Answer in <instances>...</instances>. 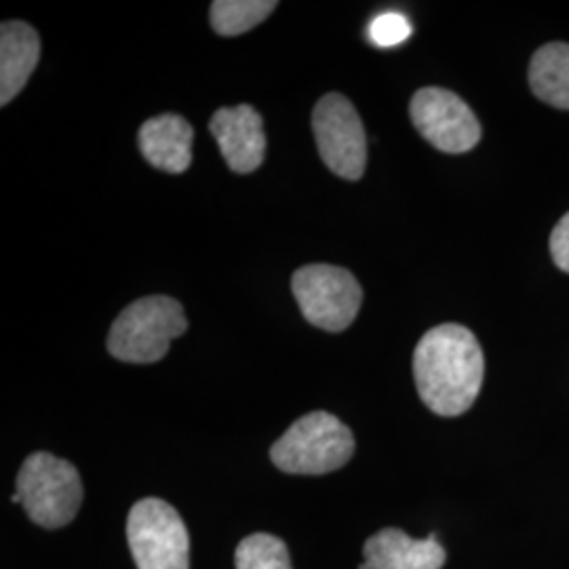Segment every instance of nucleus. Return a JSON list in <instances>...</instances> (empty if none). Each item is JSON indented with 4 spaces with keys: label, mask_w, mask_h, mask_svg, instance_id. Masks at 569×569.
<instances>
[{
    "label": "nucleus",
    "mask_w": 569,
    "mask_h": 569,
    "mask_svg": "<svg viewBox=\"0 0 569 569\" xmlns=\"http://www.w3.org/2000/svg\"><path fill=\"white\" fill-rule=\"evenodd\" d=\"M483 350L467 327H432L416 346V387L425 406L437 416L453 418L468 411L483 387Z\"/></svg>",
    "instance_id": "obj_1"
},
{
    "label": "nucleus",
    "mask_w": 569,
    "mask_h": 569,
    "mask_svg": "<svg viewBox=\"0 0 569 569\" xmlns=\"http://www.w3.org/2000/svg\"><path fill=\"white\" fill-rule=\"evenodd\" d=\"M11 502L41 528H63L81 509V475L68 460L37 451L23 460Z\"/></svg>",
    "instance_id": "obj_2"
},
{
    "label": "nucleus",
    "mask_w": 569,
    "mask_h": 569,
    "mask_svg": "<svg viewBox=\"0 0 569 569\" xmlns=\"http://www.w3.org/2000/svg\"><path fill=\"white\" fill-rule=\"evenodd\" d=\"M188 329L183 308L169 296H150L127 306L108 333V352L124 363L161 361L171 340Z\"/></svg>",
    "instance_id": "obj_3"
},
{
    "label": "nucleus",
    "mask_w": 569,
    "mask_h": 569,
    "mask_svg": "<svg viewBox=\"0 0 569 569\" xmlns=\"http://www.w3.org/2000/svg\"><path fill=\"white\" fill-rule=\"evenodd\" d=\"M355 453V437L345 422L327 411L306 413L270 449L274 467L289 475H326Z\"/></svg>",
    "instance_id": "obj_4"
},
{
    "label": "nucleus",
    "mask_w": 569,
    "mask_h": 569,
    "mask_svg": "<svg viewBox=\"0 0 569 569\" xmlns=\"http://www.w3.org/2000/svg\"><path fill=\"white\" fill-rule=\"evenodd\" d=\"M127 540L138 569L190 568V538L180 512L159 498H143L127 517Z\"/></svg>",
    "instance_id": "obj_5"
},
{
    "label": "nucleus",
    "mask_w": 569,
    "mask_h": 569,
    "mask_svg": "<svg viewBox=\"0 0 569 569\" xmlns=\"http://www.w3.org/2000/svg\"><path fill=\"white\" fill-rule=\"evenodd\" d=\"M291 289L306 321L333 333L352 326L363 302L361 284L340 266H302L291 277Z\"/></svg>",
    "instance_id": "obj_6"
},
{
    "label": "nucleus",
    "mask_w": 569,
    "mask_h": 569,
    "mask_svg": "<svg viewBox=\"0 0 569 569\" xmlns=\"http://www.w3.org/2000/svg\"><path fill=\"white\" fill-rule=\"evenodd\" d=\"M312 131L319 154L336 176L363 178L367 167L366 129L359 112L340 93H327L312 112Z\"/></svg>",
    "instance_id": "obj_7"
},
{
    "label": "nucleus",
    "mask_w": 569,
    "mask_h": 569,
    "mask_svg": "<svg viewBox=\"0 0 569 569\" xmlns=\"http://www.w3.org/2000/svg\"><path fill=\"white\" fill-rule=\"evenodd\" d=\"M409 117L428 143L448 154L467 152L481 140L475 112L453 91L441 87L420 89L411 98Z\"/></svg>",
    "instance_id": "obj_8"
},
{
    "label": "nucleus",
    "mask_w": 569,
    "mask_h": 569,
    "mask_svg": "<svg viewBox=\"0 0 569 569\" xmlns=\"http://www.w3.org/2000/svg\"><path fill=\"white\" fill-rule=\"evenodd\" d=\"M209 129L220 146L226 164L234 173H253L264 163V122L253 106L241 103L234 108H220L211 117Z\"/></svg>",
    "instance_id": "obj_9"
},
{
    "label": "nucleus",
    "mask_w": 569,
    "mask_h": 569,
    "mask_svg": "<svg viewBox=\"0 0 569 569\" xmlns=\"http://www.w3.org/2000/svg\"><path fill=\"white\" fill-rule=\"evenodd\" d=\"M363 552L366 563L361 569H441L446 563V549L437 536L416 540L395 528L373 533Z\"/></svg>",
    "instance_id": "obj_10"
},
{
    "label": "nucleus",
    "mask_w": 569,
    "mask_h": 569,
    "mask_svg": "<svg viewBox=\"0 0 569 569\" xmlns=\"http://www.w3.org/2000/svg\"><path fill=\"white\" fill-rule=\"evenodd\" d=\"M143 159L164 173H183L192 163L194 131L180 114H161L140 127Z\"/></svg>",
    "instance_id": "obj_11"
},
{
    "label": "nucleus",
    "mask_w": 569,
    "mask_h": 569,
    "mask_svg": "<svg viewBox=\"0 0 569 569\" xmlns=\"http://www.w3.org/2000/svg\"><path fill=\"white\" fill-rule=\"evenodd\" d=\"M41 58V39L26 21H4L0 28V103L11 102L30 81Z\"/></svg>",
    "instance_id": "obj_12"
},
{
    "label": "nucleus",
    "mask_w": 569,
    "mask_h": 569,
    "mask_svg": "<svg viewBox=\"0 0 569 569\" xmlns=\"http://www.w3.org/2000/svg\"><path fill=\"white\" fill-rule=\"evenodd\" d=\"M529 84L542 102L569 110V44L540 47L529 63Z\"/></svg>",
    "instance_id": "obj_13"
},
{
    "label": "nucleus",
    "mask_w": 569,
    "mask_h": 569,
    "mask_svg": "<svg viewBox=\"0 0 569 569\" xmlns=\"http://www.w3.org/2000/svg\"><path fill=\"white\" fill-rule=\"evenodd\" d=\"M274 9V0H216L209 18L218 34L239 37L262 23Z\"/></svg>",
    "instance_id": "obj_14"
},
{
    "label": "nucleus",
    "mask_w": 569,
    "mask_h": 569,
    "mask_svg": "<svg viewBox=\"0 0 569 569\" xmlns=\"http://www.w3.org/2000/svg\"><path fill=\"white\" fill-rule=\"evenodd\" d=\"M237 569H291L289 550L281 538L272 533H251L234 552Z\"/></svg>",
    "instance_id": "obj_15"
},
{
    "label": "nucleus",
    "mask_w": 569,
    "mask_h": 569,
    "mask_svg": "<svg viewBox=\"0 0 569 569\" xmlns=\"http://www.w3.org/2000/svg\"><path fill=\"white\" fill-rule=\"evenodd\" d=\"M367 37L378 47H395L411 37V23L403 13H397V11L380 13L369 23Z\"/></svg>",
    "instance_id": "obj_16"
},
{
    "label": "nucleus",
    "mask_w": 569,
    "mask_h": 569,
    "mask_svg": "<svg viewBox=\"0 0 569 569\" xmlns=\"http://www.w3.org/2000/svg\"><path fill=\"white\" fill-rule=\"evenodd\" d=\"M550 253L555 264L569 272V211L550 234Z\"/></svg>",
    "instance_id": "obj_17"
}]
</instances>
